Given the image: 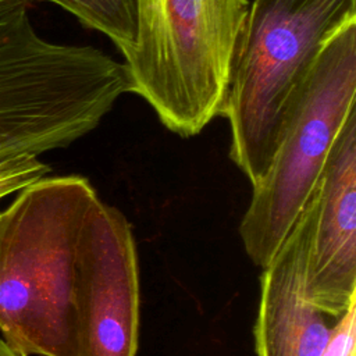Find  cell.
I'll use <instances>...</instances> for the list:
<instances>
[{"mask_svg":"<svg viewBox=\"0 0 356 356\" xmlns=\"http://www.w3.org/2000/svg\"><path fill=\"white\" fill-rule=\"evenodd\" d=\"M0 211V332L19 356H78V254L99 197L81 175L43 177Z\"/></svg>","mask_w":356,"mask_h":356,"instance_id":"1","label":"cell"},{"mask_svg":"<svg viewBox=\"0 0 356 356\" xmlns=\"http://www.w3.org/2000/svg\"><path fill=\"white\" fill-rule=\"evenodd\" d=\"M124 63L58 44L33 28L25 0H0V161L67 147L132 90Z\"/></svg>","mask_w":356,"mask_h":356,"instance_id":"2","label":"cell"},{"mask_svg":"<svg viewBox=\"0 0 356 356\" xmlns=\"http://www.w3.org/2000/svg\"><path fill=\"white\" fill-rule=\"evenodd\" d=\"M356 21V0H253L232 54L221 115L229 159L256 186L278 147L286 111L325 43Z\"/></svg>","mask_w":356,"mask_h":356,"instance_id":"3","label":"cell"},{"mask_svg":"<svg viewBox=\"0 0 356 356\" xmlns=\"http://www.w3.org/2000/svg\"><path fill=\"white\" fill-rule=\"evenodd\" d=\"M248 0H136V36L124 51L132 92L161 124L189 138L221 115Z\"/></svg>","mask_w":356,"mask_h":356,"instance_id":"4","label":"cell"},{"mask_svg":"<svg viewBox=\"0 0 356 356\" xmlns=\"http://www.w3.org/2000/svg\"><path fill=\"white\" fill-rule=\"evenodd\" d=\"M355 100L356 21L342 26L320 51L286 111L273 161L253 186L239 234L256 266L271 260L309 203Z\"/></svg>","mask_w":356,"mask_h":356,"instance_id":"5","label":"cell"},{"mask_svg":"<svg viewBox=\"0 0 356 356\" xmlns=\"http://www.w3.org/2000/svg\"><path fill=\"white\" fill-rule=\"evenodd\" d=\"M78 356H135L139 274L127 217L99 197L79 243L76 277Z\"/></svg>","mask_w":356,"mask_h":356,"instance_id":"6","label":"cell"},{"mask_svg":"<svg viewBox=\"0 0 356 356\" xmlns=\"http://www.w3.org/2000/svg\"><path fill=\"white\" fill-rule=\"evenodd\" d=\"M312 202L305 288L337 320L356 299V108L334 140Z\"/></svg>","mask_w":356,"mask_h":356,"instance_id":"7","label":"cell"},{"mask_svg":"<svg viewBox=\"0 0 356 356\" xmlns=\"http://www.w3.org/2000/svg\"><path fill=\"white\" fill-rule=\"evenodd\" d=\"M312 213L310 197L275 254L263 267L253 330L257 356H320L338 320L317 307L305 288Z\"/></svg>","mask_w":356,"mask_h":356,"instance_id":"8","label":"cell"},{"mask_svg":"<svg viewBox=\"0 0 356 356\" xmlns=\"http://www.w3.org/2000/svg\"><path fill=\"white\" fill-rule=\"evenodd\" d=\"M28 1V0H25ZM49 1L71 13L90 29L106 35L115 47L127 51L136 36V0H35Z\"/></svg>","mask_w":356,"mask_h":356,"instance_id":"9","label":"cell"},{"mask_svg":"<svg viewBox=\"0 0 356 356\" xmlns=\"http://www.w3.org/2000/svg\"><path fill=\"white\" fill-rule=\"evenodd\" d=\"M49 171L50 167L35 156L0 161V200L46 177Z\"/></svg>","mask_w":356,"mask_h":356,"instance_id":"10","label":"cell"},{"mask_svg":"<svg viewBox=\"0 0 356 356\" xmlns=\"http://www.w3.org/2000/svg\"><path fill=\"white\" fill-rule=\"evenodd\" d=\"M356 299L335 321L331 335L320 356H355Z\"/></svg>","mask_w":356,"mask_h":356,"instance_id":"11","label":"cell"},{"mask_svg":"<svg viewBox=\"0 0 356 356\" xmlns=\"http://www.w3.org/2000/svg\"><path fill=\"white\" fill-rule=\"evenodd\" d=\"M0 356H19L3 339H0Z\"/></svg>","mask_w":356,"mask_h":356,"instance_id":"12","label":"cell"}]
</instances>
